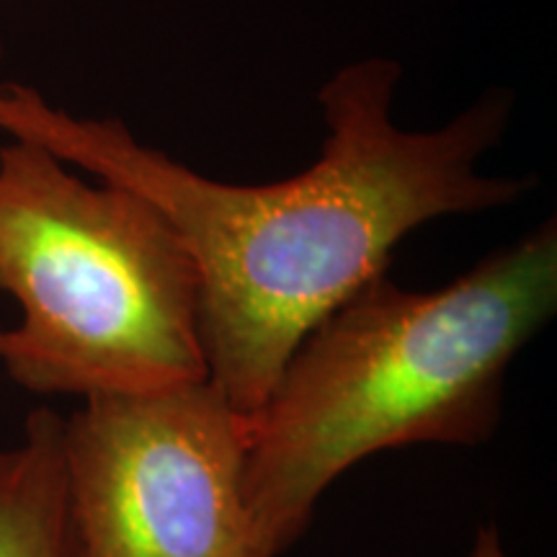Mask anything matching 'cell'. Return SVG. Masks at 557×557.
Instances as JSON below:
<instances>
[{"label": "cell", "instance_id": "1", "mask_svg": "<svg viewBox=\"0 0 557 557\" xmlns=\"http://www.w3.org/2000/svg\"><path fill=\"white\" fill-rule=\"evenodd\" d=\"M403 67L348 62L320 88L329 137L308 171L227 184L139 143L116 116H78L34 86L0 83V135L50 150L163 212L199 274V338L209 382L238 413L269 398L292 351L431 220L500 209L529 181L478 173L508 127L504 90L434 132L393 122Z\"/></svg>", "mask_w": 557, "mask_h": 557}, {"label": "cell", "instance_id": "2", "mask_svg": "<svg viewBox=\"0 0 557 557\" xmlns=\"http://www.w3.org/2000/svg\"><path fill=\"white\" fill-rule=\"evenodd\" d=\"M557 310L555 220L451 284L382 274L302 338L248 416L243 498L271 557L308 532L361 459L413 444L478 447L504 418L511 361Z\"/></svg>", "mask_w": 557, "mask_h": 557}, {"label": "cell", "instance_id": "3", "mask_svg": "<svg viewBox=\"0 0 557 557\" xmlns=\"http://www.w3.org/2000/svg\"><path fill=\"white\" fill-rule=\"evenodd\" d=\"M0 292L21 312L0 331V364L34 395L86 400L209 377L199 274L163 212L11 137L0 145Z\"/></svg>", "mask_w": 557, "mask_h": 557}, {"label": "cell", "instance_id": "4", "mask_svg": "<svg viewBox=\"0 0 557 557\" xmlns=\"http://www.w3.org/2000/svg\"><path fill=\"white\" fill-rule=\"evenodd\" d=\"M248 416L212 382L94 395L62 418L81 557H271L243 498Z\"/></svg>", "mask_w": 557, "mask_h": 557}, {"label": "cell", "instance_id": "5", "mask_svg": "<svg viewBox=\"0 0 557 557\" xmlns=\"http://www.w3.org/2000/svg\"><path fill=\"white\" fill-rule=\"evenodd\" d=\"M0 557H81L62 470V416L39 408L0 449Z\"/></svg>", "mask_w": 557, "mask_h": 557}, {"label": "cell", "instance_id": "6", "mask_svg": "<svg viewBox=\"0 0 557 557\" xmlns=\"http://www.w3.org/2000/svg\"><path fill=\"white\" fill-rule=\"evenodd\" d=\"M468 557H511V555H508L498 529L493 524H483L475 532V540H472Z\"/></svg>", "mask_w": 557, "mask_h": 557}, {"label": "cell", "instance_id": "7", "mask_svg": "<svg viewBox=\"0 0 557 557\" xmlns=\"http://www.w3.org/2000/svg\"><path fill=\"white\" fill-rule=\"evenodd\" d=\"M0 3H3V0H0Z\"/></svg>", "mask_w": 557, "mask_h": 557}, {"label": "cell", "instance_id": "8", "mask_svg": "<svg viewBox=\"0 0 557 557\" xmlns=\"http://www.w3.org/2000/svg\"><path fill=\"white\" fill-rule=\"evenodd\" d=\"M0 331H3V329H0Z\"/></svg>", "mask_w": 557, "mask_h": 557}]
</instances>
